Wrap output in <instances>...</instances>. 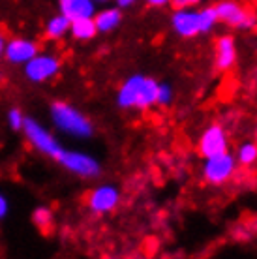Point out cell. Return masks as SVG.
<instances>
[{
  "instance_id": "cell-13",
  "label": "cell",
  "mask_w": 257,
  "mask_h": 259,
  "mask_svg": "<svg viewBox=\"0 0 257 259\" xmlns=\"http://www.w3.org/2000/svg\"><path fill=\"white\" fill-rule=\"evenodd\" d=\"M58 6H60V13H64L70 21L94 17L96 13L94 0H58Z\"/></svg>"
},
{
  "instance_id": "cell-6",
  "label": "cell",
  "mask_w": 257,
  "mask_h": 259,
  "mask_svg": "<svg viewBox=\"0 0 257 259\" xmlns=\"http://www.w3.org/2000/svg\"><path fill=\"white\" fill-rule=\"evenodd\" d=\"M23 132H25L26 139L30 141L34 149L39 150L41 154L45 156H51L57 160L60 152H62V147H60V143L57 141V137L53 136L49 130H45L38 120H34V118H25V122H23Z\"/></svg>"
},
{
  "instance_id": "cell-16",
  "label": "cell",
  "mask_w": 257,
  "mask_h": 259,
  "mask_svg": "<svg viewBox=\"0 0 257 259\" xmlns=\"http://www.w3.org/2000/svg\"><path fill=\"white\" fill-rule=\"evenodd\" d=\"M237 162L240 167H251L257 163V143L255 141H244L238 145L237 149Z\"/></svg>"
},
{
  "instance_id": "cell-19",
  "label": "cell",
  "mask_w": 257,
  "mask_h": 259,
  "mask_svg": "<svg viewBox=\"0 0 257 259\" xmlns=\"http://www.w3.org/2000/svg\"><path fill=\"white\" fill-rule=\"evenodd\" d=\"M32 220H34V224L38 227H41V229H45V227L51 224V220H53V214H51V210L49 208H45V207H38L36 210L32 212Z\"/></svg>"
},
{
  "instance_id": "cell-9",
  "label": "cell",
  "mask_w": 257,
  "mask_h": 259,
  "mask_svg": "<svg viewBox=\"0 0 257 259\" xmlns=\"http://www.w3.org/2000/svg\"><path fill=\"white\" fill-rule=\"evenodd\" d=\"M60 70V62L57 57L47 55V53H36L32 59L25 64V75L34 83H44L55 77Z\"/></svg>"
},
{
  "instance_id": "cell-8",
  "label": "cell",
  "mask_w": 257,
  "mask_h": 259,
  "mask_svg": "<svg viewBox=\"0 0 257 259\" xmlns=\"http://www.w3.org/2000/svg\"><path fill=\"white\" fill-rule=\"evenodd\" d=\"M229 147H231L229 134H227V130L222 124H210V126H206L203 130V134L199 136V141H197V150H199V154L203 158L227 152Z\"/></svg>"
},
{
  "instance_id": "cell-23",
  "label": "cell",
  "mask_w": 257,
  "mask_h": 259,
  "mask_svg": "<svg viewBox=\"0 0 257 259\" xmlns=\"http://www.w3.org/2000/svg\"><path fill=\"white\" fill-rule=\"evenodd\" d=\"M145 4L150 8H167L171 6V0H145Z\"/></svg>"
},
{
  "instance_id": "cell-1",
  "label": "cell",
  "mask_w": 257,
  "mask_h": 259,
  "mask_svg": "<svg viewBox=\"0 0 257 259\" xmlns=\"http://www.w3.org/2000/svg\"><path fill=\"white\" fill-rule=\"evenodd\" d=\"M216 25L220 23L214 6H206L201 10H195V6L177 8L171 13V28L179 38L184 39L210 34L216 28Z\"/></svg>"
},
{
  "instance_id": "cell-12",
  "label": "cell",
  "mask_w": 257,
  "mask_h": 259,
  "mask_svg": "<svg viewBox=\"0 0 257 259\" xmlns=\"http://www.w3.org/2000/svg\"><path fill=\"white\" fill-rule=\"evenodd\" d=\"M36 53H38V47H36L34 41L25 38H15V39H10L6 46H4V53L2 55L10 62H13V64H26Z\"/></svg>"
},
{
  "instance_id": "cell-7",
  "label": "cell",
  "mask_w": 257,
  "mask_h": 259,
  "mask_svg": "<svg viewBox=\"0 0 257 259\" xmlns=\"http://www.w3.org/2000/svg\"><path fill=\"white\" fill-rule=\"evenodd\" d=\"M58 163H62L70 173L84 179H92L102 173V165L94 156L81 152V150H62L57 158Z\"/></svg>"
},
{
  "instance_id": "cell-2",
  "label": "cell",
  "mask_w": 257,
  "mask_h": 259,
  "mask_svg": "<svg viewBox=\"0 0 257 259\" xmlns=\"http://www.w3.org/2000/svg\"><path fill=\"white\" fill-rule=\"evenodd\" d=\"M158 83L150 75L135 73L130 75L116 92V104L122 109H137L147 111L156 105V92H158Z\"/></svg>"
},
{
  "instance_id": "cell-22",
  "label": "cell",
  "mask_w": 257,
  "mask_h": 259,
  "mask_svg": "<svg viewBox=\"0 0 257 259\" xmlns=\"http://www.w3.org/2000/svg\"><path fill=\"white\" fill-rule=\"evenodd\" d=\"M8 210H10V203H8L6 195H4V194H0V220H2L4 216H6Z\"/></svg>"
},
{
  "instance_id": "cell-10",
  "label": "cell",
  "mask_w": 257,
  "mask_h": 259,
  "mask_svg": "<svg viewBox=\"0 0 257 259\" xmlns=\"http://www.w3.org/2000/svg\"><path fill=\"white\" fill-rule=\"evenodd\" d=\"M120 203V190L113 184H102L96 190H92L89 195V207L92 212L96 214H107L115 210Z\"/></svg>"
},
{
  "instance_id": "cell-20",
  "label": "cell",
  "mask_w": 257,
  "mask_h": 259,
  "mask_svg": "<svg viewBox=\"0 0 257 259\" xmlns=\"http://www.w3.org/2000/svg\"><path fill=\"white\" fill-rule=\"evenodd\" d=\"M23 122H25V117L19 109H12L8 113V124L12 130H21L23 128Z\"/></svg>"
},
{
  "instance_id": "cell-24",
  "label": "cell",
  "mask_w": 257,
  "mask_h": 259,
  "mask_svg": "<svg viewBox=\"0 0 257 259\" xmlns=\"http://www.w3.org/2000/svg\"><path fill=\"white\" fill-rule=\"evenodd\" d=\"M139 0H115L116 8H120V10H128V8L135 6Z\"/></svg>"
},
{
  "instance_id": "cell-18",
  "label": "cell",
  "mask_w": 257,
  "mask_h": 259,
  "mask_svg": "<svg viewBox=\"0 0 257 259\" xmlns=\"http://www.w3.org/2000/svg\"><path fill=\"white\" fill-rule=\"evenodd\" d=\"M175 102V91L169 83H158V92H156V105L160 107H169Z\"/></svg>"
},
{
  "instance_id": "cell-4",
  "label": "cell",
  "mask_w": 257,
  "mask_h": 259,
  "mask_svg": "<svg viewBox=\"0 0 257 259\" xmlns=\"http://www.w3.org/2000/svg\"><path fill=\"white\" fill-rule=\"evenodd\" d=\"M237 158H235V154H231L227 150V152H222V154L203 158L201 177L210 186H224V184H227L233 177L237 175Z\"/></svg>"
},
{
  "instance_id": "cell-17",
  "label": "cell",
  "mask_w": 257,
  "mask_h": 259,
  "mask_svg": "<svg viewBox=\"0 0 257 259\" xmlns=\"http://www.w3.org/2000/svg\"><path fill=\"white\" fill-rule=\"evenodd\" d=\"M70 23H71V21L66 17L64 13H58V15H55V17H51V19H49V23H47V28H45V34H47L51 39L62 38L64 34L70 32Z\"/></svg>"
},
{
  "instance_id": "cell-14",
  "label": "cell",
  "mask_w": 257,
  "mask_h": 259,
  "mask_svg": "<svg viewBox=\"0 0 257 259\" xmlns=\"http://www.w3.org/2000/svg\"><path fill=\"white\" fill-rule=\"evenodd\" d=\"M94 23H96V28L98 32H113V30H116L118 26H120V23H122V10L116 6H111V8H103V10H100L96 13H94Z\"/></svg>"
},
{
  "instance_id": "cell-21",
  "label": "cell",
  "mask_w": 257,
  "mask_h": 259,
  "mask_svg": "<svg viewBox=\"0 0 257 259\" xmlns=\"http://www.w3.org/2000/svg\"><path fill=\"white\" fill-rule=\"evenodd\" d=\"M203 0H171V6L177 10V8H188V6H197Z\"/></svg>"
},
{
  "instance_id": "cell-3",
  "label": "cell",
  "mask_w": 257,
  "mask_h": 259,
  "mask_svg": "<svg viewBox=\"0 0 257 259\" xmlns=\"http://www.w3.org/2000/svg\"><path fill=\"white\" fill-rule=\"evenodd\" d=\"M51 120L62 134L79 137V139H87L94 132L89 118L79 109L71 107L70 104H64V102H55L51 105Z\"/></svg>"
},
{
  "instance_id": "cell-27",
  "label": "cell",
  "mask_w": 257,
  "mask_h": 259,
  "mask_svg": "<svg viewBox=\"0 0 257 259\" xmlns=\"http://www.w3.org/2000/svg\"><path fill=\"white\" fill-rule=\"evenodd\" d=\"M253 141L257 143V126H255V130H253Z\"/></svg>"
},
{
  "instance_id": "cell-5",
  "label": "cell",
  "mask_w": 257,
  "mask_h": 259,
  "mask_svg": "<svg viewBox=\"0 0 257 259\" xmlns=\"http://www.w3.org/2000/svg\"><path fill=\"white\" fill-rule=\"evenodd\" d=\"M214 10H216V15H218V23L229 26V28L251 30V28L257 26L255 13L250 12L238 0H218L214 4Z\"/></svg>"
},
{
  "instance_id": "cell-26",
  "label": "cell",
  "mask_w": 257,
  "mask_h": 259,
  "mask_svg": "<svg viewBox=\"0 0 257 259\" xmlns=\"http://www.w3.org/2000/svg\"><path fill=\"white\" fill-rule=\"evenodd\" d=\"M94 2H96V6H98V4H107V2H111V0H94Z\"/></svg>"
},
{
  "instance_id": "cell-11",
  "label": "cell",
  "mask_w": 257,
  "mask_h": 259,
  "mask_svg": "<svg viewBox=\"0 0 257 259\" xmlns=\"http://www.w3.org/2000/svg\"><path fill=\"white\" fill-rule=\"evenodd\" d=\"M238 60L237 39L231 34H224L216 39L214 46V62L218 71H231Z\"/></svg>"
},
{
  "instance_id": "cell-15",
  "label": "cell",
  "mask_w": 257,
  "mask_h": 259,
  "mask_svg": "<svg viewBox=\"0 0 257 259\" xmlns=\"http://www.w3.org/2000/svg\"><path fill=\"white\" fill-rule=\"evenodd\" d=\"M70 32L75 39H81V41H87V39H92L98 34L96 23L92 17H83V19H73L70 23Z\"/></svg>"
},
{
  "instance_id": "cell-25",
  "label": "cell",
  "mask_w": 257,
  "mask_h": 259,
  "mask_svg": "<svg viewBox=\"0 0 257 259\" xmlns=\"http://www.w3.org/2000/svg\"><path fill=\"white\" fill-rule=\"evenodd\" d=\"M4 46H6V44H4V38H2V34H0V55L4 53Z\"/></svg>"
}]
</instances>
